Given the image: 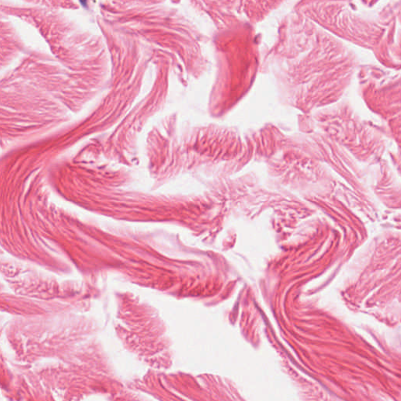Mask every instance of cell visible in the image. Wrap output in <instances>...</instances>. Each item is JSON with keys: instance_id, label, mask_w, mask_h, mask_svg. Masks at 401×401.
<instances>
[{"instance_id": "cell-2", "label": "cell", "mask_w": 401, "mask_h": 401, "mask_svg": "<svg viewBox=\"0 0 401 401\" xmlns=\"http://www.w3.org/2000/svg\"><path fill=\"white\" fill-rule=\"evenodd\" d=\"M192 167L226 174L241 169L254 156L252 144H244L237 130L217 125L196 126L193 130Z\"/></svg>"}, {"instance_id": "cell-1", "label": "cell", "mask_w": 401, "mask_h": 401, "mask_svg": "<svg viewBox=\"0 0 401 401\" xmlns=\"http://www.w3.org/2000/svg\"><path fill=\"white\" fill-rule=\"evenodd\" d=\"M252 24L234 20L222 28L227 38L233 57L220 44L215 47L226 55V64H221L210 97L209 111L221 117L230 111L248 93L255 79L259 58L252 35Z\"/></svg>"}, {"instance_id": "cell-3", "label": "cell", "mask_w": 401, "mask_h": 401, "mask_svg": "<svg viewBox=\"0 0 401 401\" xmlns=\"http://www.w3.org/2000/svg\"><path fill=\"white\" fill-rule=\"evenodd\" d=\"M192 1V0H191ZM287 0H192L195 10L208 17L217 30L233 20L258 24L279 9Z\"/></svg>"}]
</instances>
